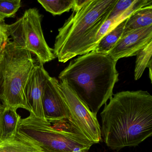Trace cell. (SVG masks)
I'll return each mask as SVG.
<instances>
[{
  "instance_id": "4",
  "label": "cell",
  "mask_w": 152,
  "mask_h": 152,
  "mask_svg": "<svg viewBox=\"0 0 152 152\" xmlns=\"http://www.w3.org/2000/svg\"><path fill=\"white\" fill-rule=\"evenodd\" d=\"M10 39L0 49V101L4 107L31 113L25 89L37 64L31 52Z\"/></svg>"
},
{
  "instance_id": "1",
  "label": "cell",
  "mask_w": 152,
  "mask_h": 152,
  "mask_svg": "<svg viewBox=\"0 0 152 152\" xmlns=\"http://www.w3.org/2000/svg\"><path fill=\"white\" fill-rule=\"evenodd\" d=\"M101 138L114 150L138 145L152 135V96L147 91L113 95L100 113Z\"/></svg>"
},
{
  "instance_id": "7",
  "label": "cell",
  "mask_w": 152,
  "mask_h": 152,
  "mask_svg": "<svg viewBox=\"0 0 152 152\" xmlns=\"http://www.w3.org/2000/svg\"><path fill=\"white\" fill-rule=\"evenodd\" d=\"M68 110V123L72 129L93 144L101 140L100 125L87 106L64 83L59 82Z\"/></svg>"
},
{
  "instance_id": "22",
  "label": "cell",
  "mask_w": 152,
  "mask_h": 152,
  "mask_svg": "<svg viewBox=\"0 0 152 152\" xmlns=\"http://www.w3.org/2000/svg\"><path fill=\"white\" fill-rule=\"evenodd\" d=\"M1 141H0V143H1Z\"/></svg>"
},
{
  "instance_id": "21",
  "label": "cell",
  "mask_w": 152,
  "mask_h": 152,
  "mask_svg": "<svg viewBox=\"0 0 152 152\" xmlns=\"http://www.w3.org/2000/svg\"><path fill=\"white\" fill-rule=\"evenodd\" d=\"M4 107H5L1 104H0V115H1V113L3 112V110H4Z\"/></svg>"
},
{
  "instance_id": "12",
  "label": "cell",
  "mask_w": 152,
  "mask_h": 152,
  "mask_svg": "<svg viewBox=\"0 0 152 152\" xmlns=\"http://www.w3.org/2000/svg\"><path fill=\"white\" fill-rule=\"evenodd\" d=\"M152 26V5L136 10L127 20L122 36L138 29Z\"/></svg>"
},
{
  "instance_id": "19",
  "label": "cell",
  "mask_w": 152,
  "mask_h": 152,
  "mask_svg": "<svg viewBox=\"0 0 152 152\" xmlns=\"http://www.w3.org/2000/svg\"><path fill=\"white\" fill-rule=\"evenodd\" d=\"M10 36L9 25L0 21V49H1L10 39Z\"/></svg>"
},
{
  "instance_id": "15",
  "label": "cell",
  "mask_w": 152,
  "mask_h": 152,
  "mask_svg": "<svg viewBox=\"0 0 152 152\" xmlns=\"http://www.w3.org/2000/svg\"><path fill=\"white\" fill-rule=\"evenodd\" d=\"M0 152H42L28 142L16 137L13 140L0 143Z\"/></svg>"
},
{
  "instance_id": "10",
  "label": "cell",
  "mask_w": 152,
  "mask_h": 152,
  "mask_svg": "<svg viewBox=\"0 0 152 152\" xmlns=\"http://www.w3.org/2000/svg\"><path fill=\"white\" fill-rule=\"evenodd\" d=\"M42 63L37 64L25 89L26 101L36 118L46 121L42 108V91L44 82L48 75ZM47 122V121H46Z\"/></svg>"
},
{
  "instance_id": "13",
  "label": "cell",
  "mask_w": 152,
  "mask_h": 152,
  "mask_svg": "<svg viewBox=\"0 0 152 152\" xmlns=\"http://www.w3.org/2000/svg\"><path fill=\"white\" fill-rule=\"evenodd\" d=\"M127 19L121 22L102 37L93 51L98 53L108 54L121 37Z\"/></svg>"
},
{
  "instance_id": "2",
  "label": "cell",
  "mask_w": 152,
  "mask_h": 152,
  "mask_svg": "<svg viewBox=\"0 0 152 152\" xmlns=\"http://www.w3.org/2000/svg\"><path fill=\"white\" fill-rule=\"evenodd\" d=\"M116 63L108 54L91 51L71 61L58 78L97 116L118 81Z\"/></svg>"
},
{
  "instance_id": "20",
  "label": "cell",
  "mask_w": 152,
  "mask_h": 152,
  "mask_svg": "<svg viewBox=\"0 0 152 152\" xmlns=\"http://www.w3.org/2000/svg\"><path fill=\"white\" fill-rule=\"evenodd\" d=\"M152 63L150 64L148 66V68L149 69V78H150L151 81H152Z\"/></svg>"
},
{
  "instance_id": "11",
  "label": "cell",
  "mask_w": 152,
  "mask_h": 152,
  "mask_svg": "<svg viewBox=\"0 0 152 152\" xmlns=\"http://www.w3.org/2000/svg\"><path fill=\"white\" fill-rule=\"evenodd\" d=\"M21 117L17 110L5 107L0 115V141L5 142L13 140L17 135Z\"/></svg>"
},
{
  "instance_id": "23",
  "label": "cell",
  "mask_w": 152,
  "mask_h": 152,
  "mask_svg": "<svg viewBox=\"0 0 152 152\" xmlns=\"http://www.w3.org/2000/svg\"></svg>"
},
{
  "instance_id": "9",
  "label": "cell",
  "mask_w": 152,
  "mask_h": 152,
  "mask_svg": "<svg viewBox=\"0 0 152 152\" xmlns=\"http://www.w3.org/2000/svg\"><path fill=\"white\" fill-rule=\"evenodd\" d=\"M152 41V26L132 31L121 37L108 53L115 61L137 56Z\"/></svg>"
},
{
  "instance_id": "14",
  "label": "cell",
  "mask_w": 152,
  "mask_h": 152,
  "mask_svg": "<svg viewBox=\"0 0 152 152\" xmlns=\"http://www.w3.org/2000/svg\"><path fill=\"white\" fill-rule=\"evenodd\" d=\"M152 41L150 42L137 55L134 79L136 80L140 79L145 69L152 63Z\"/></svg>"
},
{
  "instance_id": "6",
  "label": "cell",
  "mask_w": 152,
  "mask_h": 152,
  "mask_svg": "<svg viewBox=\"0 0 152 152\" xmlns=\"http://www.w3.org/2000/svg\"><path fill=\"white\" fill-rule=\"evenodd\" d=\"M12 41L18 47L35 55L39 62L45 64L56 58L53 50L45 40L41 26V17L38 10H26L23 16L9 25Z\"/></svg>"
},
{
  "instance_id": "17",
  "label": "cell",
  "mask_w": 152,
  "mask_h": 152,
  "mask_svg": "<svg viewBox=\"0 0 152 152\" xmlns=\"http://www.w3.org/2000/svg\"><path fill=\"white\" fill-rule=\"evenodd\" d=\"M136 1V0H117L107 18L112 20L113 28L119 24L117 19L126 13Z\"/></svg>"
},
{
  "instance_id": "16",
  "label": "cell",
  "mask_w": 152,
  "mask_h": 152,
  "mask_svg": "<svg viewBox=\"0 0 152 152\" xmlns=\"http://www.w3.org/2000/svg\"><path fill=\"white\" fill-rule=\"evenodd\" d=\"M38 2L48 12L53 15H61L66 12H68L73 7L74 0H53L44 1L39 0Z\"/></svg>"
},
{
  "instance_id": "8",
  "label": "cell",
  "mask_w": 152,
  "mask_h": 152,
  "mask_svg": "<svg viewBox=\"0 0 152 152\" xmlns=\"http://www.w3.org/2000/svg\"><path fill=\"white\" fill-rule=\"evenodd\" d=\"M42 108L45 120L50 124L68 122V110L56 78L48 75L43 86Z\"/></svg>"
},
{
  "instance_id": "3",
  "label": "cell",
  "mask_w": 152,
  "mask_h": 152,
  "mask_svg": "<svg viewBox=\"0 0 152 152\" xmlns=\"http://www.w3.org/2000/svg\"><path fill=\"white\" fill-rule=\"evenodd\" d=\"M117 0H74L73 13L58 29L53 53L65 63L94 50L96 38Z\"/></svg>"
},
{
  "instance_id": "18",
  "label": "cell",
  "mask_w": 152,
  "mask_h": 152,
  "mask_svg": "<svg viewBox=\"0 0 152 152\" xmlns=\"http://www.w3.org/2000/svg\"><path fill=\"white\" fill-rule=\"evenodd\" d=\"M21 6L20 0H0V21L5 22V19L15 16Z\"/></svg>"
},
{
  "instance_id": "5",
  "label": "cell",
  "mask_w": 152,
  "mask_h": 152,
  "mask_svg": "<svg viewBox=\"0 0 152 152\" xmlns=\"http://www.w3.org/2000/svg\"><path fill=\"white\" fill-rule=\"evenodd\" d=\"M16 137L33 145L42 152L88 151L94 145L74 130L69 124L63 129L57 128L31 113L21 118Z\"/></svg>"
}]
</instances>
